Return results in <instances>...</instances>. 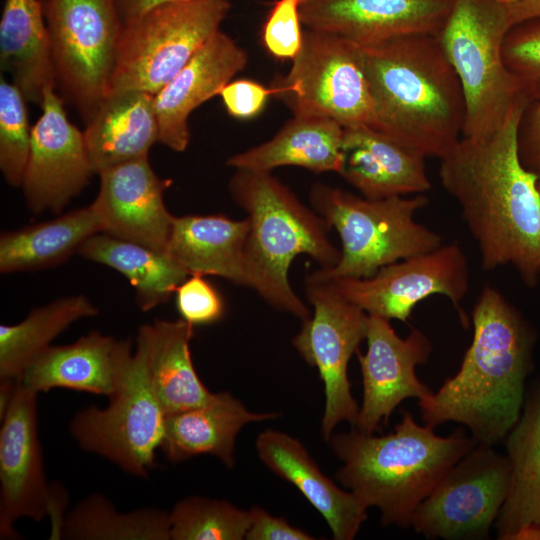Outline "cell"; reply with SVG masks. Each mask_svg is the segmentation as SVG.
I'll use <instances>...</instances> for the list:
<instances>
[{
	"label": "cell",
	"instance_id": "1",
	"mask_svg": "<svg viewBox=\"0 0 540 540\" xmlns=\"http://www.w3.org/2000/svg\"><path fill=\"white\" fill-rule=\"evenodd\" d=\"M528 102L522 94L491 137H462L441 160L439 176L478 243L483 268L511 264L532 286L539 278L540 201L537 175L522 165L517 148Z\"/></svg>",
	"mask_w": 540,
	"mask_h": 540
},
{
	"label": "cell",
	"instance_id": "2",
	"mask_svg": "<svg viewBox=\"0 0 540 540\" xmlns=\"http://www.w3.org/2000/svg\"><path fill=\"white\" fill-rule=\"evenodd\" d=\"M473 339L459 371L419 400L424 424L454 421L473 439L494 446L505 440L524 406L535 336L527 321L495 288L485 286L472 311Z\"/></svg>",
	"mask_w": 540,
	"mask_h": 540
},
{
	"label": "cell",
	"instance_id": "3",
	"mask_svg": "<svg viewBox=\"0 0 540 540\" xmlns=\"http://www.w3.org/2000/svg\"><path fill=\"white\" fill-rule=\"evenodd\" d=\"M374 101V129L425 158H445L460 141L465 99L437 35L361 47Z\"/></svg>",
	"mask_w": 540,
	"mask_h": 540
},
{
	"label": "cell",
	"instance_id": "4",
	"mask_svg": "<svg viewBox=\"0 0 540 540\" xmlns=\"http://www.w3.org/2000/svg\"><path fill=\"white\" fill-rule=\"evenodd\" d=\"M329 442L342 462L338 481L366 507H376L384 526L410 528L419 504L460 459L478 443L462 429L438 436L419 425L408 411L394 431L365 434L353 428L333 434Z\"/></svg>",
	"mask_w": 540,
	"mask_h": 540
},
{
	"label": "cell",
	"instance_id": "5",
	"mask_svg": "<svg viewBox=\"0 0 540 540\" xmlns=\"http://www.w3.org/2000/svg\"><path fill=\"white\" fill-rule=\"evenodd\" d=\"M228 190L250 222L245 244L249 288L275 309L308 319L312 313L292 289L289 267L303 254L320 268L334 267L341 251L329 239L331 227L271 172L235 169Z\"/></svg>",
	"mask_w": 540,
	"mask_h": 540
},
{
	"label": "cell",
	"instance_id": "6",
	"mask_svg": "<svg viewBox=\"0 0 540 540\" xmlns=\"http://www.w3.org/2000/svg\"><path fill=\"white\" fill-rule=\"evenodd\" d=\"M513 21L500 0H453L437 35L465 99L462 136L491 137L522 95L503 60V42Z\"/></svg>",
	"mask_w": 540,
	"mask_h": 540
},
{
	"label": "cell",
	"instance_id": "7",
	"mask_svg": "<svg viewBox=\"0 0 540 540\" xmlns=\"http://www.w3.org/2000/svg\"><path fill=\"white\" fill-rule=\"evenodd\" d=\"M309 197L312 209L341 241L339 262L330 269L319 268L330 278H369L384 266L441 246L437 233L414 220L428 203L422 194L370 200L316 183Z\"/></svg>",
	"mask_w": 540,
	"mask_h": 540
},
{
	"label": "cell",
	"instance_id": "8",
	"mask_svg": "<svg viewBox=\"0 0 540 540\" xmlns=\"http://www.w3.org/2000/svg\"><path fill=\"white\" fill-rule=\"evenodd\" d=\"M229 0H190L123 20L109 92L158 93L220 30Z\"/></svg>",
	"mask_w": 540,
	"mask_h": 540
},
{
	"label": "cell",
	"instance_id": "9",
	"mask_svg": "<svg viewBox=\"0 0 540 540\" xmlns=\"http://www.w3.org/2000/svg\"><path fill=\"white\" fill-rule=\"evenodd\" d=\"M270 87L293 116L331 119L343 128L375 127L362 48L339 35L306 28L289 71Z\"/></svg>",
	"mask_w": 540,
	"mask_h": 540
},
{
	"label": "cell",
	"instance_id": "10",
	"mask_svg": "<svg viewBox=\"0 0 540 540\" xmlns=\"http://www.w3.org/2000/svg\"><path fill=\"white\" fill-rule=\"evenodd\" d=\"M57 81L86 124L108 95L123 20L117 0H41Z\"/></svg>",
	"mask_w": 540,
	"mask_h": 540
},
{
	"label": "cell",
	"instance_id": "11",
	"mask_svg": "<svg viewBox=\"0 0 540 540\" xmlns=\"http://www.w3.org/2000/svg\"><path fill=\"white\" fill-rule=\"evenodd\" d=\"M109 398L106 408L80 410L69 431L83 450L109 459L129 474L147 478L155 467L166 413L152 389L146 345L139 335L123 378Z\"/></svg>",
	"mask_w": 540,
	"mask_h": 540
},
{
	"label": "cell",
	"instance_id": "12",
	"mask_svg": "<svg viewBox=\"0 0 540 540\" xmlns=\"http://www.w3.org/2000/svg\"><path fill=\"white\" fill-rule=\"evenodd\" d=\"M305 295L313 307L293 338L302 358L316 367L324 385L325 405L321 420L328 441L336 426L347 421L353 427L359 406L351 392L348 363L366 338L368 314L349 301L335 280L320 269L307 276Z\"/></svg>",
	"mask_w": 540,
	"mask_h": 540
},
{
	"label": "cell",
	"instance_id": "13",
	"mask_svg": "<svg viewBox=\"0 0 540 540\" xmlns=\"http://www.w3.org/2000/svg\"><path fill=\"white\" fill-rule=\"evenodd\" d=\"M510 484L506 455L478 444L438 482L416 508L411 527L428 539H485Z\"/></svg>",
	"mask_w": 540,
	"mask_h": 540
},
{
	"label": "cell",
	"instance_id": "14",
	"mask_svg": "<svg viewBox=\"0 0 540 540\" xmlns=\"http://www.w3.org/2000/svg\"><path fill=\"white\" fill-rule=\"evenodd\" d=\"M333 279L341 293L368 315L407 322L419 302L440 294L449 298L463 326H468L460 302L468 291L469 270L456 243L384 266L369 278Z\"/></svg>",
	"mask_w": 540,
	"mask_h": 540
},
{
	"label": "cell",
	"instance_id": "15",
	"mask_svg": "<svg viewBox=\"0 0 540 540\" xmlns=\"http://www.w3.org/2000/svg\"><path fill=\"white\" fill-rule=\"evenodd\" d=\"M42 114L32 127L22 188L34 215L59 213L89 183L95 170L83 132L67 118L54 89L45 92Z\"/></svg>",
	"mask_w": 540,
	"mask_h": 540
},
{
	"label": "cell",
	"instance_id": "16",
	"mask_svg": "<svg viewBox=\"0 0 540 540\" xmlns=\"http://www.w3.org/2000/svg\"><path fill=\"white\" fill-rule=\"evenodd\" d=\"M367 350L356 352L363 383L362 404L353 428L374 434L386 424L396 407L407 398L421 400L432 393L416 374L431 354V343L413 328L406 338L399 337L390 320L368 315Z\"/></svg>",
	"mask_w": 540,
	"mask_h": 540
},
{
	"label": "cell",
	"instance_id": "17",
	"mask_svg": "<svg viewBox=\"0 0 540 540\" xmlns=\"http://www.w3.org/2000/svg\"><path fill=\"white\" fill-rule=\"evenodd\" d=\"M52 484L46 481L37 424V393L18 380L0 429V538L19 539L15 522L49 515Z\"/></svg>",
	"mask_w": 540,
	"mask_h": 540
},
{
	"label": "cell",
	"instance_id": "18",
	"mask_svg": "<svg viewBox=\"0 0 540 540\" xmlns=\"http://www.w3.org/2000/svg\"><path fill=\"white\" fill-rule=\"evenodd\" d=\"M453 0H302L307 29L339 35L360 47L412 35H438Z\"/></svg>",
	"mask_w": 540,
	"mask_h": 540
},
{
	"label": "cell",
	"instance_id": "19",
	"mask_svg": "<svg viewBox=\"0 0 540 540\" xmlns=\"http://www.w3.org/2000/svg\"><path fill=\"white\" fill-rule=\"evenodd\" d=\"M100 185L91 203L103 233L166 252L174 215L164 203L170 180L159 178L148 157L101 171Z\"/></svg>",
	"mask_w": 540,
	"mask_h": 540
},
{
	"label": "cell",
	"instance_id": "20",
	"mask_svg": "<svg viewBox=\"0 0 540 540\" xmlns=\"http://www.w3.org/2000/svg\"><path fill=\"white\" fill-rule=\"evenodd\" d=\"M247 52L221 30L213 34L184 67L154 95L159 142L175 152L189 145V116L202 103L219 95L242 71Z\"/></svg>",
	"mask_w": 540,
	"mask_h": 540
},
{
	"label": "cell",
	"instance_id": "21",
	"mask_svg": "<svg viewBox=\"0 0 540 540\" xmlns=\"http://www.w3.org/2000/svg\"><path fill=\"white\" fill-rule=\"evenodd\" d=\"M129 340L91 331L77 341L50 346L25 369L19 381L39 393L67 388L110 397L132 358Z\"/></svg>",
	"mask_w": 540,
	"mask_h": 540
},
{
	"label": "cell",
	"instance_id": "22",
	"mask_svg": "<svg viewBox=\"0 0 540 540\" xmlns=\"http://www.w3.org/2000/svg\"><path fill=\"white\" fill-rule=\"evenodd\" d=\"M425 159L372 127L344 128L338 174L370 200L422 194L431 187Z\"/></svg>",
	"mask_w": 540,
	"mask_h": 540
},
{
	"label": "cell",
	"instance_id": "23",
	"mask_svg": "<svg viewBox=\"0 0 540 540\" xmlns=\"http://www.w3.org/2000/svg\"><path fill=\"white\" fill-rule=\"evenodd\" d=\"M255 447L262 463L295 486L322 515L335 540L355 538L368 518V508L326 476L297 438L266 429Z\"/></svg>",
	"mask_w": 540,
	"mask_h": 540
},
{
	"label": "cell",
	"instance_id": "24",
	"mask_svg": "<svg viewBox=\"0 0 540 540\" xmlns=\"http://www.w3.org/2000/svg\"><path fill=\"white\" fill-rule=\"evenodd\" d=\"M276 417V413L249 411L229 392L213 393L204 404L166 414L160 449L173 463L208 454L231 468L235 464V440L241 428Z\"/></svg>",
	"mask_w": 540,
	"mask_h": 540
},
{
	"label": "cell",
	"instance_id": "25",
	"mask_svg": "<svg viewBox=\"0 0 540 540\" xmlns=\"http://www.w3.org/2000/svg\"><path fill=\"white\" fill-rule=\"evenodd\" d=\"M95 170L148 157L159 142L154 95L139 90L109 92L83 132Z\"/></svg>",
	"mask_w": 540,
	"mask_h": 540
},
{
	"label": "cell",
	"instance_id": "26",
	"mask_svg": "<svg viewBox=\"0 0 540 540\" xmlns=\"http://www.w3.org/2000/svg\"><path fill=\"white\" fill-rule=\"evenodd\" d=\"M248 217L233 220L223 214L174 216L169 254L189 275L219 276L249 287L245 244Z\"/></svg>",
	"mask_w": 540,
	"mask_h": 540
},
{
	"label": "cell",
	"instance_id": "27",
	"mask_svg": "<svg viewBox=\"0 0 540 540\" xmlns=\"http://www.w3.org/2000/svg\"><path fill=\"white\" fill-rule=\"evenodd\" d=\"M0 66L26 101L42 105L57 72L41 0H5L0 20Z\"/></svg>",
	"mask_w": 540,
	"mask_h": 540
},
{
	"label": "cell",
	"instance_id": "28",
	"mask_svg": "<svg viewBox=\"0 0 540 540\" xmlns=\"http://www.w3.org/2000/svg\"><path fill=\"white\" fill-rule=\"evenodd\" d=\"M504 441L510 484L494 528L499 540H521L540 529V389L525 400Z\"/></svg>",
	"mask_w": 540,
	"mask_h": 540
},
{
	"label": "cell",
	"instance_id": "29",
	"mask_svg": "<svg viewBox=\"0 0 540 540\" xmlns=\"http://www.w3.org/2000/svg\"><path fill=\"white\" fill-rule=\"evenodd\" d=\"M344 128L320 117L293 116L268 141L229 157L234 169L271 172L297 166L313 173H338L342 161Z\"/></svg>",
	"mask_w": 540,
	"mask_h": 540
},
{
	"label": "cell",
	"instance_id": "30",
	"mask_svg": "<svg viewBox=\"0 0 540 540\" xmlns=\"http://www.w3.org/2000/svg\"><path fill=\"white\" fill-rule=\"evenodd\" d=\"M193 327L183 319H155L139 328L145 342L152 389L166 414L206 403L213 395L191 358Z\"/></svg>",
	"mask_w": 540,
	"mask_h": 540
},
{
	"label": "cell",
	"instance_id": "31",
	"mask_svg": "<svg viewBox=\"0 0 540 540\" xmlns=\"http://www.w3.org/2000/svg\"><path fill=\"white\" fill-rule=\"evenodd\" d=\"M103 231L92 205L0 236V272H29L60 265L92 235Z\"/></svg>",
	"mask_w": 540,
	"mask_h": 540
},
{
	"label": "cell",
	"instance_id": "32",
	"mask_svg": "<svg viewBox=\"0 0 540 540\" xmlns=\"http://www.w3.org/2000/svg\"><path fill=\"white\" fill-rule=\"evenodd\" d=\"M77 254L121 273L135 289L138 307L146 312L166 303L189 275L169 254L100 232Z\"/></svg>",
	"mask_w": 540,
	"mask_h": 540
},
{
	"label": "cell",
	"instance_id": "33",
	"mask_svg": "<svg viewBox=\"0 0 540 540\" xmlns=\"http://www.w3.org/2000/svg\"><path fill=\"white\" fill-rule=\"evenodd\" d=\"M98 314L82 294L37 307L19 323L0 325V381L19 380L29 364L74 322Z\"/></svg>",
	"mask_w": 540,
	"mask_h": 540
},
{
	"label": "cell",
	"instance_id": "34",
	"mask_svg": "<svg viewBox=\"0 0 540 540\" xmlns=\"http://www.w3.org/2000/svg\"><path fill=\"white\" fill-rule=\"evenodd\" d=\"M60 539L170 540L169 512L142 508L119 512L101 494H92L66 512Z\"/></svg>",
	"mask_w": 540,
	"mask_h": 540
},
{
	"label": "cell",
	"instance_id": "35",
	"mask_svg": "<svg viewBox=\"0 0 540 540\" xmlns=\"http://www.w3.org/2000/svg\"><path fill=\"white\" fill-rule=\"evenodd\" d=\"M169 520L170 540H242L250 514L226 500L188 496L173 506Z\"/></svg>",
	"mask_w": 540,
	"mask_h": 540
},
{
	"label": "cell",
	"instance_id": "36",
	"mask_svg": "<svg viewBox=\"0 0 540 540\" xmlns=\"http://www.w3.org/2000/svg\"><path fill=\"white\" fill-rule=\"evenodd\" d=\"M25 98L15 85L0 79V169L6 182L22 186L30 153L32 127L29 126Z\"/></svg>",
	"mask_w": 540,
	"mask_h": 540
},
{
	"label": "cell",
	"instance_id": "37",
	"mask_svg": "<svg viewBox=\"0 0 540 540\" xmlns=\"http://www.w3.org/2000/svg\"><path fill=\"white\" fill-rule=\"evenodd\" d=\"M503 60L530 101H540V16L513 24L503 42Z\"/></svg>",
	"mask_w": 540,
	"mask_h": 540
},
{
	"label": "cell",
	"instance_id": "38",
	"mask_svg": "<svg viewBox=\"0 0 540 540\" xmlns=\"http://www.w3.org/2000/svg\"><path fill=\"white\" fill-rule=\"evenodd\" d=\"M301 3L302 0H276L263 25V46L278 60L292 61L301 49L304 34Z\"/></svg>",
	"mask_w": 540,
	"mask_h": 540
},
{
	"label": "cell",
	"instance_id": "39",
	"mask_svg": "<svg viewBox=\"0 0 540 540\" xmlns=\"http://www.w3.org/2000/svg\"><path fill=\"white\" fill-rule=\"evenodd\" d=\"M203 275L190 274L175 291L177 311L192 326L208 325L222 319L225 304L215 287Z\"/></svg>",
	"mask_w": 540,
	"mask_h": 540
},
{
	"label": "cell",
	"instance_id": "40",
	"mask_svg": "<svg viewBox=\"0 0 540 540\" xmlns=\"http://www.w3.org/2000/svg\"><path fill=\"white\" fill-rule=\"evenodd\" d=\"M219 95L230 116L251 119L262 112L273 91L257 81L238 79L227 83Z\"/></svg>",
	"mask_w": 540,
	"mask_h": 540
},
{
	"label": "cell",
	"instance_id": "41",
	"mask_svg": "<svg viewBox=\"0 0 540 540\" xmlns=\"http://www.w3.org/2000/svg\"><path fill=\"white\" fill-rule=\"evenodd\" d=\"M518 155L522 165L540 171V101L526 104L517 131Z\"/></svg>",
	"mask_w": 540,
	"mask_h": 540
},
{
	"label": "cell",
	"instance_id": "42",
	"mask_svg": "<svg viewBox=\"0 0 540 540\" xmlns=\"http://www.w3.org/2000/svg\"><path fill=\"white\" fill-rule=\"evenodd\" d=\"M250 524L247 540H314L316 537L290 525L282 517H274L265 509L253 506L249 510Z\"/></svg>",
	"mask_w": 540,
	"mask_h": 540
},
{
	"label": "cell",
	"instance_id": "43",
	"mask_svg": "<svg viewBox=\"0 0 540 540\" xmlns=\"http://www.w3.org/2000/svg\"><path fill=\"white\" fill-rule=\"evenodd\" d=\"M190 0H117L122 20L140 15L160 5Z\"/></svg>",
	"mask_w": 540,
	"mask_h": 540
},
{
	"label": "cell",
	"instance_id": "44",
	"mask_svg": "<svg viewBox=\"0 0 540 540\" xmlns=\"http://www.w3.org/2000/svg\"><path fill=\"white\" fill-rule=\"evenodd\" d=\"M508 8L513 24L540 16V0H517Z\"/></svg>",
	"mask_w": 540,
	"mask_h": 540
},
{
	"label": "cell",
	"instance_id": "45",
	"mask_svg": "<svg viewBox=\"0 0 540 540\" xmlns=\"http://www.w3.org/2000/svg\"><path fill=\"white\" fill-rule=\"evenodd\" d=\"M17 384L18 380L0 381V419L3 418L12 401Z\"/></svg>",
	"mask_w": 540,
	"mask_h": 540
},
{
	"label": "cell",
	"instance_id": "46",
	"mask_svg": "<svg viewBox=\"0 0 540 540\" xmlns=\"http://www.w3.org/2000/svg\"><path fill=\"white\" fill-rule=\"evenodd\" d=\"M537 178H536V188L539 195V201H540V171L536 172Z\"/></svg>",
	"mask_w": 540,
	"mask_h": 540
},
{
	"label": "cell",
	"instance_id": "47",
	"mask_svg": "<svg viewBox=\"0 0 540 540\" xmlns=\"http://www.w3.org/2000/svg\"><path fill=\"white\" fill-rule=\"evenodd\" d=\"M500 1L505 3L507 6H509L510 4L514 3L517 0H500Z\"/></svg>",
	"mask_w": 540,
	"mask_h": 540
},
{
	"label": "cell",
	"instance_id": "48",
	"mask_svg": "<svg viewBox=\"0 0 540 540\" xmlns=\"http://www.w3.org/2000/svg\"><path fill=\"white\" fill-rule=\"evenodd\" d=\"M538 273H539V277H540V259H539V265H538Z\"/></svg>",
	"mask_w": 540,
	"mask_h": 540
}]
</instances>
